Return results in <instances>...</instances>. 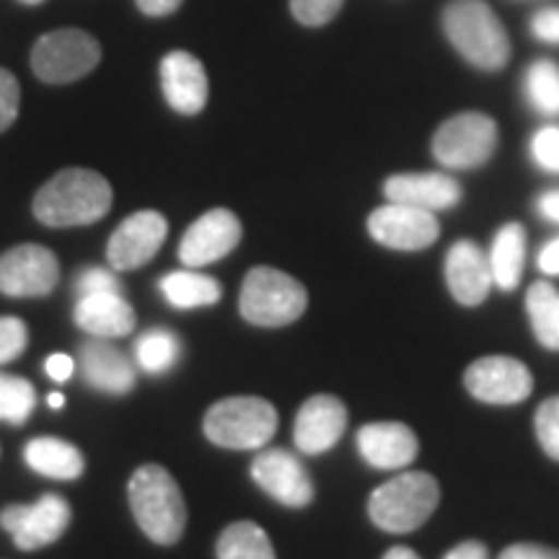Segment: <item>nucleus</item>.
I'll use <instances>...</instances> for the list:
<instances>
[{"label":"nucleus","mask_w":559,"mask_h":559,"mask_svg":"<svg viewBox=\"0 0 559 559\" xmlns=\"http://www.w3.org/2000/svg\"><path fill=\"white\" fill-rule=\"evenodd\" d=\"M539 270L544 275H559V239L549 241L539 251Z\"/></svg>","instance_id":"41"},{"label":"nucleus","mask_w":559,"mask_h":559,"mask_svg":"<svg viewBox=\"0 0 559 559\" xmlns=\"http://www.w3.org/2000/svg\"><path fill=\"white\" fill-rule=\"evenodd\" d=\"M21 104V88L19 81L13 79L11 70L0 68V132H5L16 122Z\"/></svg>","instance_id":"36"},{"label":"nucleus","mask_w":559,"mask_h":559,"mask_svg":"<svg viewBox=\"0 0 559 559\" xmlns=\"http://www.w3.org/2000/svg\"><path fill=\"white\" fill-rule=\"evenodd\" d=\"M489 270H492L495 285L502 290L519 288L526 262V230L519 223H508L495 236L489 249Z\"/></svg>","instance_id":"24"},{"label":"nucleus","mask_w":559,"mask_h":559,"mask_svg":"<svg viewBox=\"0 0 559 559\" xmlns=\"http://www.w3.org/2000/svg\"><path fill=\"white\" fill-rule=\"evenodd\" d=\"M99 41L81 29L45 34L32 50V70L45 83H73L99 66Z\"/></svg>","instance_id":"7"},{"label":"nucleus","mask_w":559,"mask_h":559,"mask_svg":"<svg viewBox=\"0 0 559 559\" xmlns=\"http://www.w3.org/2000/svg\"><path fill=\"white\" fill-rule=\"evenodd\" d=\"M531 32L542 41L559 45V9H544L531 21Z\"/></svg>","instance_id":"37"},{"label":"nucleus","mask_w":559,"mask_h":559,"mask_svg":"<svg viewBox=\"0 0 559 559\" xmlns=\"http://www.w3.org/2000/svg\"><path fill=\"white\" fill-rule=\"evenodd\" d=\"M539 213L551 223H559V190L547 192L539 200Z\"/></svg>","instance_id":"43"},{"label":"nucleus","mask_w":559,"mask_h":559,"mask_svg":"<svg viewBox=\"0 0 559 559\" xmlns=\"http://www.w3.org/2000/svg\"><path fill=\"white\" fill-rule=\"evenodd\" d=\"M70 506L60 495H41L32 506H9L0 510V526L13 536L24 551L50 547L70 526Z\"/></svg>","instance_id":"9"},{"label":"nucleus","mask_w":559,"mask_h":559,"mask_svg":"<svg viewBox=\"0 0 559 559\" xmlns=\"http://www.w3.org/2000/svg\"><path fill=\"white\" fill-rule=\"evenodd\" d=\"M130 510L140 531L153 544L171 547L187 528L185 495L169 472L158 464H145L130 477Z\"/></svg>","instance_id":"2"},{"label":"nucleus","mask_w":559,"mask_h":559,"mask_svg":"<svg viewBox=\"0 0 559 559\" xmlns=\"http://www.w3.org/2000/svg\"><path fill=\"white\" fill-rule=\"evenodd\" d=\"M383 559H419V557L407 547H394V549L386 551V557H383Z\"/></svg>","instance_id":"44"},{"label":"nucleus","mask_w":559,"mask_h":559,"mask_svg":"<svg viewBox=\"0 0 559 559\" xmlns=\"http://www.w3.org/2000/svg\"><path fill=\"white\" fill-rule=\"evenodd\" d=\"M464 383L474 400L487 404H519L528 400L531 389H534L528 368L508 355H487V358L472 362Z\"/></svg>","instance_id":"13"},{"label":"nucleus","mask_w":559,"mask_h":559,"mask_svg":"<svg viewBox=\"0 0 559 559\" xmlns=\"http://www.w3.org/2000/svg\"><path fill=\"white\" fill-rule=\"evenodd\" d=\"M37 407V391L26 379L0 373V423L24 425Z\"/></svg>","instance_id":"29"},{"label":"nucleus","mask_w":559,"mask_h":559,"mask_svg":"<svg viewBox=\"0 0 559 559\" xmlns=\"http://www.w3.org/2000/svg\"><path fill=\"white\" fill-rule=\"evenodd\" d=\"M75 298L83 296H96V293H124V285L120 277L115 275V270L107 267H86L79 272L73 283Z\"/></svg>","instance_id":"32"},{"label":"nucleus","mask_w":559,"mask_h":559,"mask_svg":"<svg viewBox=\"0 0 559 559\" xmlns=\"http://www.w3.org/2000/svg\"><path fill=\"white\" fill-rule=\"evenodd\" d=\"M75 324L91 337H128L138 319L124 293H96L75 300Z\"/></svg>","instance_id":"21"},{"label":"nucleus","mask_w":559,"mask_h":559,"mask_svg":"<svg viewBox=\"0 0 559 559\" xmlns=\"http://www.w3.org/2000/svg\"><path fill=\"white\" fill-rule=\"evenodd\" d=\"M181 358V342L169 330H148L135 342V366L151 376H164Z\"/></svg>","instance_id":"27"},{"label":"nucleus","mask_w":559,"mask_h":559,"mask_svg":"<svg viewBox=\"0 0 559 559\" xmlns=\"http://www.w3.org/2000/svg\"><path fill=\"white\" fill-rule=\"evenodd\" d=\"M358 451L373 469L394 472L415 461L417 436L402 423H370L358 432Z\"/></svg>","instance_id":"20"},{"label":"nucleus","mask_w":559,"mask_h":559,"mask_svg":"<svg viewBox=\"0 0 559 559\" xmlns=\"http://www.w3.org/2000/svg\"><path fill=\"white\" fill-rule=\"evenodd\" d=\"M500 559H559V551L542 544H513L502 551Z\"/></svg>","instance_id":"38"},{"label":"nucleus","mask_w":559,"mask_h":559,"mask_svg":"<svg viewBox=\"0 0 559 559\" xmlns=\"http://www.w3.org/2000/svg\"><path fill=\"white\" fill-rule=\"evenodd\" d=\"M81 379L91 389L109 396H124L135 389L138 366L122 349H117L109 340L91 337L79 349Z\"/></svg>","instance_id":"16"},{"label":"nucleus","mask_w":559,"mask_h":559,"mask_svg":"<svg viewBox=\"0 0 559 559\" xmlns=\"http://www.w3.org/2000/svg\"><path fill=\"white\" fill-rule=\"evenodd\" d=\"M111 207V185L94 169H62L39 187L34 215L50 228L91 226Z\"/></svg>","instance_id":"1"},{"label":"nucleus","mask_w":559,"mask_h":559,"mask_svg":"<svg viewBox=\"0 0 559 559\" xmlns=\"http://www.w3.org/2000/svg\"><path fill=\"white\" fill-rule=\"evenodd\" d=\"M526 94L542 115H559V66L536 60L526 73Z\"/></svg>","instance_id":"30"},{"label":"nucleus","mask_w":559,"mask_h":559,"mask_svg":"<svg viewBox=\"0 0 559 559\" xmlns=\"http://www.w3.org/2000/svg\"><path fill=\"white\" fill-rule=\"evenodd\" d=\"M531 156L547 171H559V128H544L531 140Z\"/></svg>","instance_id":"35"},{"label":"nucleus","mask_w":559,"mask_h":559,"mask_svg":"<svg viewBox=\"0 0 559 559\" xmlns=\"http://www.w3.org/2000/svg\"><path fill=\"white\" fill-rule=\"evenodd\" d=\"M58 280V257L39 243H21L0 257V293L9 298L50 296Z\"/></svg>","instance_id":"10"},{"label":"nucleus","mask_w":559,"mask_h":559,"mask_svg":"<svg viewBox=\"0 0 559 559\" xmlns=\"http://www.w3.org/2000/svg\"><path fill=\"white\" fill-rule=\"evenodd\" d=\"M536 436L547 456L559 461V396H549L536 409Z\"/></svg>","instance_id":"31"},{"label":"nucleus","mask_w":559,"mask_h":559,"mask_svg":"<svg viewBox=\"0 0 559 559\" xmlns=\"http://www.w3.org/2000/svg\"><path fill=\"white\" fill-rule=\"evenodd\" d=\"M45 370L52 381H70V376H73V370H75V360L70 358V355L55 353L47 358Z\"/></svg>","instance_id":"39"},{"label":"nucleus","mask_w":559,"mask_h":559,"mask_svg":"<svg viewBox=\"0 0 559 559\" xmlns=\"http://www.w3.org/2000/svg\"><path fill=\"white\" fill-rule=\"evenodd\" d=\"M135 3H138V9L145 13V16L160 19V16H171V13L177 11L185 0H135Z\"/></svg>","instance_id":"40"},{"label":"nucleus","mask_w":559,"mask_h":559,"mask_svg":"<svg viewBox=\"0 0 559 559\" xmlns=\"http://www.w3.org/2000/svg\"><path fill=\"white\" fill-rule=\"evenodd\" d=\"M218 559H277L270 536L254 521H236L218 536Z\"/></svg>","instance_id":"26"},{"label":"nucleus","mask_w":559,"mask_h":559,"mask_svg":"<svg viewBox=\"0 0 559 559\" xmlns=\"http://www.w3.org/2000/svg\"><path fill=\"white\" fill-rule=\"evenodd\" d=\"M160 88L179 115H198L207 104V73L194 55L177 50L160 60Z\"/></svg>","instance_id":"18"},{"label":"nucleus","mask_w":559,"mask_h":559,"mask_svg":"<svg viewBox=\"0 0 559 559\" xmlns=\"http://www.w3.org/2000/svg\"><path fill=\"white\" fill-rule=\"evenodd\" d=\"M347 428V409L337 396L319 394L306 400L298 409L293 438L300 453L306 456H319V453L334 449Z\"/></svg>","instance_id":"17"},{"label":"nucleus","mask_w":559,"mask_h":559,"mask_svg":"<svg viewBox=\"0 0 559 559\" xmlns=\"http://www.w3.org/2000/svg\"><path fill=\"white\" fill-rule=\"evenodd\" d=\"M24 461L32 472L47 479L73 481L86 472V459L73 443L62 438H34L26 443Z\"/></svg>","instance_id":"23"},{"label":"nucleus","mask_w":559,"mask_h":559,"mask_svg":"<svg viewBox=\"0 0 559 559\" xmlns=\"http://www.w3.org/2000/svg\"><path fill=\"white\" fill-rule=\"evenodd\" d=\"M526 309L536 340L544 347L559 349V293L549 283H534L526 296Z\"/></svg>","instance_id":"28"},{"label":"nucleus","mask_w":559,"mask_h":559,"mask_svg":"<svg viewBox=\"0 0 559 559\" xmlns=\"http://www.w3.org/2000/svg\"><path fill=\"white\" fill-rule=\"evenodd\" d=\"M389 202H402L419 210H449L461 200V187L456 179L445 177V174H396L386 179Z\"/></svg>","instance_id":"22"},{"label":"nucleus","mask_w":559,"mask_h":559,"mask_svg":"<svg viewBox=\"0 0 559 559\" xmlns=\"http://www.w3.org/2000/svg\"><path fill=\"white\" fill-rule=\"evenodd\" d=\"M164 298L169 300L174 309L190 311V309H202V306H213L221 300V283L215 277L202 275V272L185 267L177 272H169L158 283Z\"/></svg>","instance_id":"25"},{"label":"nucleus","mask_w":559,"mask_h":559,"mask_svg":"<svg viewBox=\"0 0 559 559\" xmlns=\"http://www.w3.org/2000/svg\"><path fill=\"white\" fill-rule=\"evenodd\" d=\"M440 500L438 481L425 472H404L383 481L368 500V515L389 534H409L436 513Z\"/></svg>","instance_id":"4"},{"label":"nucleus","mask_w":559,"mask_h":559,"mask_svg":"<svg viewBox=\"0 0 559 559\" xmlns=\"http://www.w3.org/2000/svg\"><path fill=\"white\" fill-rule=\"evenodd\" d=\"M498 145V124L479 111H464L440 124L432 138V156L449 169H474L487 164Z\"/></svg>","instance_id":"8"},{"label":"nucleus","mask_w":559,"mask_h":559,"mask_svg":"<svg viewBox=\"0 0 559 559\" xmlns=\"http://www.w3.org/2000/svg\"><path fill=\"white\" fill-rule=\"evenodd\" d=\"M241 241V221L226 207L200 215L179 241V260L185 267L200 270L223 260Z\"/></svg>","instance_id":"12"},{"label":"nucleus","mask_w":559,"mask_h":559,"mask_svg":"<svg viewBox=\"0 0 559 559\" xmlns=\"http://www.w3.org/2000/svg\"><path fill=\"white\" fill-rule=\"evenodd\" d=\"M202 430L221 449L257 451L275 436L277 412L262 396H228L207 409Z\"/></svg>","instance_id":"5"},{"label":"nucleus","mask_w":559,"mask_h":559,"mask_svg":"<svg viewBox=\"0 0 559 559\" xmlns=\"http://www.w3.org/2000/svg\"><path fill=\"white\" fill-rule=\"evenodd\" d=\"M368 230L383 247L417 251L430 247L438 239L440 226L436 215L428 213V210L402 205V202H389V205L370 213Z\"/></svg>","instance_id":"14"},{"label":"nucleus","mask_w":559,"mask_h":559,"mask_svg":"<svg viewBox=\"0 0 559 559\" xmlns=\"http://www.w3.org/2000/svg\"><path fill=\"white\" fill-rule=\"evenodd\" d=\"M21 3H26V5H39V3H45V0H21Z\"/></svg>","instance_id":"46"},{"label":"nucleus","mask_w":559,"mask_h":559,"mask_svg":"<svg viewBox=\"0 0 559 559\" xmlns=\"http://www.w3.org/2000/svg\"><path fill=\"white\" fill-rule=\"evenodd\" d=\"M47 404H50L52 409H62V407H66V396H62V394H58V391H55V394L47 396Z\"/></svg>","instance_id":"45"},{"label":"nucleus","mask_w":559,"mask_h":559,"mask_svg":"<svg viewBox=\"0 0 559 559\" xmlns=\"http://www.w3.org/2000/svg\"><path fill=\"white\" fill-rule=\"evenodd\" d=\"M443 29L474 68L500 70L510 58L506 26L485 0H451L443 11Z\"/></svg>","instance_id":"3"},{"label":"nucleus","mask_w":559,"mask_h":559,"mask_svg":"<svg viewBox=\"0 0 559 559\" xmlns=\"http://www.w3.org/2000/svg\"><path fill=\"white\" fill-rule=\"evenodd\" d=\"M342 0H290V11L304 26H324L337 16Z\"/></svg>","instance_id":"34"},{"label":"nucleus","mask_w":559,"mask_h":559,"mask_svg":"<svg viewBox=\"0 0 559 559\" xmlns=\"http://www.w3.org/2000/svg\"><path fill=\"white\" fill-rule=\"evenodd\" d=\"M169 223L156 210H138L117 226L107 243V262L115 272L140 270L164 247Z\"/></svg>","instance_id":"11"},{"label":"nucleus","mask_w":559,"mask_h":559,"mask_svg":"<svg viewBox=\"0 0 559 559\" xmlns=\"http://www.w3.org/2000/svg\"><path fill=\"white\" fill-rule=\"evenodd\" d=\"M29 345V332L19 317H0V366L16 360Z\"/></svg>","instance_id":"33"},{"label":"nucleus","mask_w":559,"mask_h":559,"mask_svg":"<svg viewBox=\"0 0 559 559\" xmlns=\"http://www.w3.org/2000/svg\"><path fill=\"white\" fill-rule=\"evenodd\" d=\"M445 559H487V547L481 542H464L453 547Z\"/></svg>","instance_id":"42"},{"label":"nucleus","mask_w":559,"mask_h":559,"mask_svg":"<svg viewBox=\"0 0 559 559\" xmlns=\"http://www.w3.org/2000/svg\"><path fill=\"white\" fill-rule=\"evenodd\" d=\"M309 293L296 277L275 267H254L243 277L239 309L254 326H288L304 317Z\"/></svg>","instance_id":"6"},{"label":"nucleus","mask_w":559,"mask_h":559,"mask_svg":"<svg viewBox=\"0 0 559 559\" xmlns=\"http://www.w3.org/2000/svg\"><path fill=\"white\" fill-rule=\"evenodd\" d=\"M251 479L280 506L306 508L313 500L311 474L285 449H267L251 461Z\"/></svg>","instance_id":"15"},{"label":"nucleus","mask_w":559,"mask_h":559,"mask_svg":"<svg viewBox=\"0 0 559 559\" xmlns=\"http://www.w3.org/2000/svg\"><path fill=\"white\" fill-rule=\"evenodd\" d=\"M445 283L459 304L479 306L495 285L489 257L472 241L453 243L445 257Z\"/></svg>","instance_id":"19"}]
</instances>
